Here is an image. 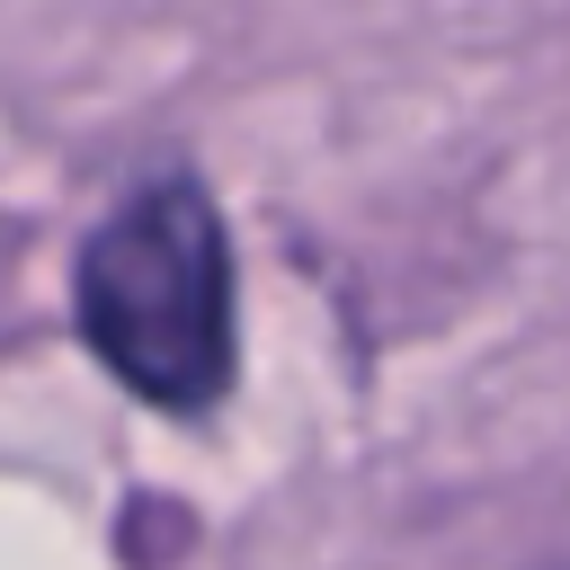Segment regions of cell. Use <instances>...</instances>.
<instances>
[{
  "label": "cell",
  "mask_w": 570,
  "mask_h": 570,
  "mask_svg": "<svg viewBox=\"0 0 570 570\" xmlns=\"http://www.w3.org/2000/svg\"><path fill=\"white\" fill-rule=\"evenodd\" d=\"M80 338L89 356L160 401V410H214L232 383V249L223 214L196 178L134 187L89 240H80Z\"/></svg>",
  "instance_id": "obj_1"
}]
</instances>
